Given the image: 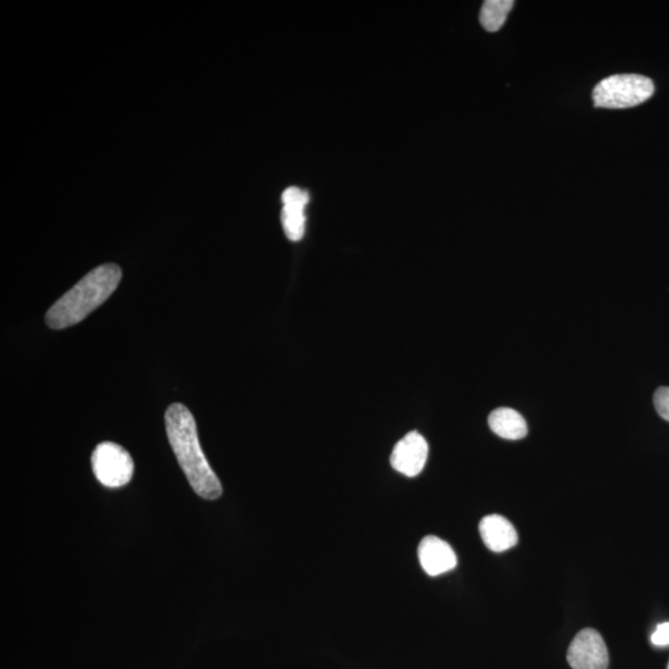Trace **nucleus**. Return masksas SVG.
<instances>
[{
    "mask_svg": "<svg viewBox=\"0 0 669 669\" xmlns=\"http://www.w3.org/2000/svg\"><path fill=\"white\" fill-rule=\"evenodd\" d=\"M489 425L492 432L507 440H520L528 433L525 418L511 408L495 409L490 414Z\"/></svg>",
    "mask_w": 669,
    "mask_h": 669,
    "instance_id": "9d476101",
    "label": "nucleus"
},
{
    "mask_svg": "<svg viewBox=\"0 0 669 669\" xmlns=\"http://www.w3.org/2000/svg\"><path fill=\"white\" fill-rule=\"evenodd\" d=\"M655 93V84L646 76L626 74L613 75L600 81L593 91L595 107L608 110H625V108L642 105L650 100Z\"/></svg>",
    "mask_w": 669,
    "mask_h": 669,
    "instance_id": "7ed1b4c3",
    "label": "nucleus"
},
{
    "mask_svg": "<svg viewBox=\"0 0 669 669\" xmlns=\"http://www.w3.org/2000/svg\"><path fill=\"white\" fill-rule=\"evenodd\" d=\"M652 643L660 647L669 645V622H663L657 626L652 635Z\"/></svg>",
    "mask_w": 669,
    "mask_h": 669,
    "instance_id": "ddd939ff",
    "label": "nucleus"
},
{
    "mask_svg": "<svg viewBox=\"0 0 669 669\" xmlns=\"http://www.w3.org/2000/svg\"><path fill=\"white\" fill-rule=\"evenodd\" d=\"M418 558L424 572L430 577H438L450 572L458 564L454 549L435 536L423 538L418 548Z\"/></svg>",
    "mask_w": 669,
    "mask_h": 669,
    "instance_id": "0eeeda50",
    "label": "nucleus"
},
{
    "mask_svg": "<svg viewBox=\"0 0 669 669\" xmlns=\"http://www.w3.org/2000/svg\"><path fill=\"white\" fill-rule=\"evenodd\" d=\"M429 446L418 432H411L399 440L392 451L391 465L399 474L414 477L422 473L427 464Z\"/></svg>",
    "mask_w": 669,
    "mask_h": 669,
    "instance_id": "423d86ee",
    "label": "nucleus"
},
{
    "mask_svg": "<svg viewBox=\"0 0 669 669\" xmlns=\"http://www.w3.org/2000/svg\"><path fill=\"white\" fill-rule=\"evenodd\" d=\"M482 541L491 552L502 553L516 546L518 534L512 523L500 515L482 518L479 526Z\"/></svg>",
    "mask_w": 669,
    "mask_h": 669,
    "instance_id": "1a4fd4ad",
    "label": "nucleus"
},
{
    "mask_svg": "<svg viewBox=\"0 0 669 669\" xmlns=\"http://www.w3.org/2000/svg\"><path fill=\"white\" fill-rule=\"evenodd\" d=\"M307 191L288 188L282 195V226L285 236L292 242L303 240L305 235V207L309 204Z\"/></svg>",
    "mask_w": 669,
    "mask_h": 669,
    "instance_id": "6e6552de",
    "label": "nucleus"
},
{
    "mask_svg": "<svg viewBox=\"0 0 669 669\" xmlns=\"http://www.w3.org/2000/svg\"><path fill=\"white\" fill-rule=\"evenodd\" d=\"M165 427L171 449L191 487L205 500H217L222 485L201 449L193 413L184 404L174 403L165 413Z\"/></svg>",
    "mask_w": 669,
    "mask_h": 669,
    "instance_id": "f257e3e1",
    "label": "nucleus"
},
{
    "mask_svg": "<svg viewBox=\"0 0 669 669\" xmlns=\"http://www.w3.org/2000/svg\"><path fill=\"white\" fill-rule=\"evenodd\" d=\"M121 279L122 271L117 264H102L93 269L49 309L46 324L62 330L81 323L111 297Z\"/></svg>",
    "mask_w": 669,
    "mask_h": 669,
    "instance_id": "f03ea898",
    "label": "nucleus"
},
{
    "mask_svg": "<svg viewBox=\"0 0 669 669\" xmlns=\"http://www.w3.org/2000/svg\"><path fill=\"white\" fill-rule=\"evenodd\" d=\"M668 669H669V667H668Z\"/></svg>",
    "mask_w": 669,
    "mask_h": 669,
    "instance_id": "4468645a",
    "label": "nucleus"
},
{
    "mask_svg": "<svg viewBox=\"0 0 669 669\" xmlns=\"http://www.w3.org/2000/svg\"><path fill=\"white\" fill-rule=\"evenodd\" d=\"M567 660L573 669H608V647L598 631L585 629L570 643Z\"/></svg>",
    "mask_w": 669,
    "mask_h": 669,
    "instance_id": "39448f33",
    "label": "nucleus"
},
{
    "mask_svg": "<svg viewBox=\"0 0 669 669\" xmlns=\"http://www.w3.org/2000/svg\"><path fill=\"white\" fill-rule=\"evenodd\" d=\"M515 2L512 0H486L482 5L480 23L489 33H496L506 23Z\"/></svg>",
    "mask_w": 669,
    "mask_h": 669,
    "instance_id": "9b49d317",
    "label": "nucleus"
},
{
    "mask_svg": "<svg viewBox=\"0 0 669 669\" xmlns=\"http://www.w3.org/2000/svg\"><path fill=\"white\" fill-rule=\"evenodd\" d=\"M92 470L103 486L117 489L132 480L134 461L123 446L105 442L93 450Z\"/></svg>",
    "mask_w": 669,
    "mask_h": 669,
    "instance_id": "20e7f679",
    "label": "nucleus"
},
{
    "mask_svg": "<svg viewBox=\"0 0 669 669\" xmlns=\"http://www.w3.org/2000/svg\"><path fill=\"white\" fill-rule=\"evenodd\" d=\"M658 414L669 422V387H661L653 397Z\"/></svg>",
    "mask_w": 669,
    "mask_h": 669,
    "instance_id": "f8f14e48",
    "label": "nucleus"
}]
</instances>
